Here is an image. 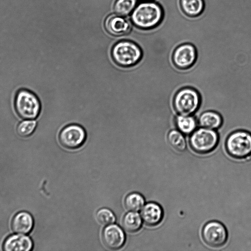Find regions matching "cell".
<instances>
[{
	"label": "cell",
	"instance_id": "obj_3",
	"mask_svg": "<svg viewBox=\"0 0 251 251\" xmlns=\"http://www.w3.org/2000/svg\"><path fill=\"white\" fill-rule=\"evenodd\" d=\"M14 107L18 115L25 120L36 119L41 110V104L37 96L31 92L21 89L17 92Z\"/></svg>",
	"mask_w": 251,
	"mask_h": 251
},
{
	"label": "cell",
	"instance_id": "obj_23",
	"mask_svg": "<svg viewBox=\"0 0 251 251\" xmlns=\"http://www.w3.org/2000/svg\"><path fill=\"white\" fill-rule=\"evenodd\" d=\"M98 221L103 225H109L114 223L116 218L113 213L109 209L102 208L96 213Z\"/></svg>",
	"mask_w": 251,
	"mask_h": 251
},
{
	"label": "cell",
	"instance_id": "obj_20",
	"mask_svg": "<svg viewBox=\"0 0 251 251\" xmlns=\"http://www.w3.org/2000/svg\"><path fill=\"white\" fill-rule=\"evenodd\" d=\"M145 203L144 197L137 193L128 194L125 200L126 208L130 211L136 212L143 208Z\"/></svg>",
	"mask_w": 251,
	"mask_h": 251
},
{
	"label": "cell",
	"instance_id": "obj_17",
	"mask_svg": "<svg viewBox=\"0 0 251 251\" xmlns=\"http://www.w3.org/2000/svg\"><path fill=\"white\" fill-rule=\"evenodd\" d=\"M175 123L178 130L183 134H191L196 129L197 122L191 115H178L176 118Z\"/></svg>",
	"mask_w": 251,
	"mask_h": 251
},
{
	"label": "cell",
	"instance_id": "obj_15",
	"mask_svg": "<svg viewBox=\"0 0 251 251\" xmlns=\"http://www.w3.org/2000/svg\"><path fill=\"white\" fill-rule=\"evenodd\" d=\"M198 123L202 127L215 130L221 126L223 119L219 113L213 111H207L201 115Z\"/></svg>",
	"mask_w": 251,
	"mask_h": 251
},
{
	"label": "cell",
	"instance_id": "obj_16",
	"mask_svg": "<svg viewBox=\"0 0 251 251\" xmlns=\"http://www.w3.org/2000/svg\"><path fill=\"white\" fill-rule=\"evenodd\" d=\"M180 5L182 11L189 17L200 15L204 7L203 0H180Z\"/></svg>",
	"mask_w": 251,
	"mask_h": 251
},
{
	"label": "cell",
	"instance_id": "obj_4",
	"mask_svg": "<svg viewBox=\"0 0 251 251\" xmlns=\"http://www.w3.org/2000/svg\"><path fill=\"white\" fill-rule=\"evenodd\" d=\"M226 148L233 158L242 159L251 155V133L243 130L233 132L227 137Z\"/></svg>",
	"mask_w": 251,
	"mask_h": 251
},
{
	"label": "cell",
	"instance_id": "obj_18",
	"mask_svg": "<svg viewBox=\"0 0 251 251\" xmlns=\"http://www.w3.org/2000/svg\"><path fill=\"white\" fill-rule=\"evenodd\" d=\"M123 228L127 231L134 232L138 230L142 226V219L139 214L134 211L127 213L122 220Z\"/></svg>",
	"mask_w": 251,
	"mask_h": 251
},
{
	"label": "cell",
	"instance_id": "obj_19",
	"mask_svg": "<svg viewBox=\"0 0 251 251\" xmlns=\"http://www.w3.org/2000/svg\"><path fill=\"white\" fill-rule=\"evenodd\" d=\"M167 139L170 145L176 151L183 152L186 148L183 134L178 130H172L168 134Z\"/></svg>",
	"mask_w": 251,
	"mask_h": 251
},
{
	"label": "cell",
	"instance_id": "obj_6",
	"mask_svg": "<svg viewBox=\"0 0 251 251\" xmlns=\"http://www.w3.org/2000/svg\"><path fill=\"white\" fill-rule=\"evenodd\" d=\"M201 97L198 92L190 87L181 89L176 94L173 105L176 112L180 115H191L199 108Z\"/></svg>",
	"mask_w": 251,
	"mask_h": 251
},
{
	"label": "cell",
	"instance_id": "obj_5",
	"mask_svg": "<svg viewBox=\"0 0 251 251\" xmlns=\"http://www.w3.org/2000/svg\"><path fill=\"white\" fill-rule=\"evenodd\" d=\"M219 140L218 134L214 129L201 127L191 133L189 143L194 151L200 154H205L216 148Z\"/></svg>",
	"mask_w": 251,
	"mask_h": 251
},
{
	"label": "cell",
	"instance_id": "obj_12",
	"mask_svg": "<svg viewBox=\"0 0 251 251\" xmlns=\"http://www.w3.org/2000/svg\"><path fill=\"white\" fill-rule=\"evenodd\" d=\"M2 247L6 251H29L32 249L33 242L27 236L13 234L5 240Z\"/></svg>",
	"mask_w": 251,
	"mask_h": 251
},
{
	"label": "cell",
	"instance_id": "obj_14",
	"mask_svg": "<svg viewBox=\"0 0 251 251\" xmlns=\"http://www.w3.org/2000/svg\"><path fill=\"white\" fill-rule=\"evenodd\" d=\"M33 225L34 221L31 214L25 211H21L13 218L11 227L15 232L25 234L31 231Z\"/></svg>",
	"mask_w": 251,
	"mask_h": 251
},
{
	"label": "cell",
	"instance_id": "obj_24",
	"mask_svg": "<svg viewBox=\"0 0 251 251\" xmlns=\"http://www.w3.org/2000/svg\"><path fill=\"white\" fill-rule=\"evenodd\" d=\"M143 0V1H148V0Z\"/></svg>",
	"mask_w": 251,
	"mask_h": 251
},
{
	"label": "cell",
	"instance_id": "obj_13",
	"mask_svg": "<svg viewBox=\"0 0 251 251\" xmlns=\"http://www.w3.org/2000/svg\"><path fill=\"white\" fill-rule=\"evenodd\" d=\"M143 222L151 226L158 225L163 217V211L161 206L157 203L151 202L147 203L141 212Z\"/></svg>",
	"mask_w": 251,
	"mask_h": 251
},
{
	"label": "cell",
	"instance_id": "obj_1",
	"mask_svg": "<svg viewBox=\"0 0 251 251\" xmlns=\"http://www.w3.org/2000/svg\"><path fill=\"white\" fill-rule=\"evenodd\" d=\"M162 7L155 0L145 1L139 3L133 10L131 19L137 27L149 30L158 25L163 20Z\"/></svg>",
	"mask_w": 251,
	"mask_h": 251
},
{
	"label": "cell",
	"instance_id": "obj_10",
	"mask_svg": "<svg viewBox=\"0 0 251 251\" xmlns=\"http://www.w3.org/2000/svg\"><path fill=\"white\" fill-rule=\"evenodd\" d=\"M102 240L104 245L111 250L121 248L125 242V235L122 228L117 225H107L103 230Z\"/></svg>",
	"mask_w": 251,
	"mask_h": 251
},
{
	"label": "cell",
	"instance_id": "obj_2",
	"mask_svg": "<svg viewBox=\"0 0 251 251\" xmlns=\"http://www.w3.org/2000/svg\"><path fill=\"white\" fill-rule=\"evenodd\" d=\"M111 56L118 66L128 68L135 66L141 61L143 52L140 47L134 42L123 40L113 46Z\"/></svg>",
	"mask_w": 251,
	"mask_h": 251
},
{
	"label": "cell",
	"instance_id": "obj_8",
	"mask_svg": "<svg viewBox=\"0 0 251 251\" xmlns=\"http://www.w3.org/2000/svg\"><path fill=\"white\" fill-rule=\"evenodd\" d=\"M86 139V133L81 126L70 124L62 129L59 134L61 145L68 149H75L80 147Z\"/></svg>",
	"mask_w": 251,
	"mask_h": 251
},
{
	"label": "cell",
	"instance_id": "obj_9",
	"mask_svg": "<svg viewBox=\"0 0 251 251\" xmlns=\"http://www.w3.org/2000/svg\"><path fill=\"white\" fill-rule=\"evenodd\" d=\"M196 47L192 43L186 42L176 46L173 53V62L179 69H187L192 67L196 61Z\"/></svg>",
	"mask_w": 251,
	"mask_h": 251
},
{
	"label": "cell",
	"instance_id": "obj_7",
	"mask_svg": "<svg viewBox=\"0 0 251 251\" xmlns=\"http://www.w3.org/2000/svg\"><path fill=\"white\" fill-rule=\"evenodd\" d=\"M202 238L208 246L218 248L223 246L228 237L226 227L221 222L217 221H210L204 225L202 228Z\"/></svg>",
	"mask_w": 251,
	"mask_h": 251
},
{
	"label": "cell",
	"instance_id": "obj_22",
	"mask_svg": "<svg viewBox=\"0 0 251 251\" xmlns=\"http://www.w3.org/2000/svg\"><path fill=\"white\" fill-rule=\"evenodd\" d=\"M37 123L33 120H25L20 122L17 127V133L23 137L31 135L35 130Z\"/></svg>",
	"mask_w": 251,
	"mask_h": 251
},
{
	"label": "cell",
	"instance_id": "obj_21",
	"mask_svg": "<svg viewBox=\"0 0 251 251\" xmlns=\"http://www.w3.org/2000/svg\"><path fill=\"white\" fill-rule=\"evenodd\" d=\"M136 3L137 0H117L114 5V11L116 14L126 16L133 11Z\"/></svg>",
	"mask_w": 251,
	"mask_h": 251
},
{
	"label": "cell",
	"instance_id": "obj_11",
	"mask_svg": "<svg viewBox=\"0 0 251 251\" xmlns=\"http://www.w3.org/2000/svg\"><path fill=\"white\" fill-rule=\"evenodd\" d=\"M104 26L109 34L115 36L128 34L131 28V23L127 19L117 14L108 16L105 21Z\"/></svg>",
	"mask_w": 251,
	"mask_h": 251
}]
</instances>
